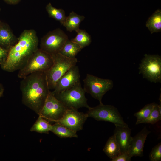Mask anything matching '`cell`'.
Here are the masks:
<instances>
[{"label": "cell", "mask_w": 161, "mask_h": 161, "mask_svg": "<svg viewBox=\"0 0 161 161\" xmlns=\"http://www.w3.org/2000/svg\"><path fill=\"white\" fill-rule=\"evenodd\" d=\"M20 88L23 104L39 115L50 91L44 72H34L23 78Z\"/></svg>", "instance_id": "obj_1"}, {"label": "cell", "mask_w": 161, "mask_h": 161, "mask_svg": "<svg viewBox=\"0 0 161 161\" xmlns=\"http://www.w3.org/2000/svg\"><path fill=\"white\" fill-rule=\"evenodd\" d=\"M39 40L33 29L25 30L18 38L17 42L9 49L7 59L1 66L4 70L12 72L19 70L38 48Z\"/></svg>", "instance_id": "obj_2"}, {"label": "cell", "mask_w": 161, "mask_h": 161, "mask_svg": "<svg viewBox=\"0 0 161 161\" xmlns=\"http://www.w3.org/2000/svg\"><path fill=\"white\" fill-rule=\"evenodd\" d=\"M53 64L44 72L49 90L54 89L59 79L71 68L76 65V58H70L58 53L51 55Z\"/></svg>", "instance_id": "obj_3"}, {"label": "cell", "mask_w": 161, "mask_h": 161, "mask_svg": "<svg viewBox=\"0 0 161 161\" xmlns=\"http://www.w3.org/2000/svg\"><path fill=\"white\" fill-rule=\"evenodd\" d=\"M52 64V55L38 48L30 58L24 66L19 70L18 76L22 79L34 72H45Z\"/></svg>", "instance_id": "obj_4"}, {"label": "cell", "mask_w": 161, "mask_h": 161, "mask_svg": "<svg viewBox=\"0 0 161 161\" xmlns=\"http://www.w3.org/2000/svg\"><path fill=\"white\" fill-rule=\"evenodd\" d=\"M86 93L80 82L70 89L54 94L56 98L68 109H78L82 107L89 109Z\"/></svg>", "instance_id": "obj_5"}, {"label": "cell", "mask_w": 161, "mask_h": 161, "mask_svg": "<svg viewBox=\"0 0 161 161\" xmlns=\"http://www.w3.org/2000/svg\"><path fill=\"white\" fill-rule=\"evenodd\" d=\"M87 113L88 117L98 121L109 122L115 125L126 126L117 109L111 105L100 104L98 105L88 109Z\"/></svg>", "instance_id": "obj_6"}, {"label": "cell", "mask_w": 161, "mask_h": 161, "mask_svg": "<svg viewBox=\"0 0 161 161\" xmlns=\"http://www.w3.org/2000/svg\"><path fill=\"white\" fill-rule=\"evenodd\" d=\"M83 88L86 92L97 100L100 104L103 103L102 100L103 95L113 86L112 80L100 78L88 73L83 80Z\"/></svg>", "instance_id": "obj_7"}, {"label": "cell", "mask_w": 161, "mask_h": 161, "mask_svg": "<svg viewBox=\"0 0 161 161\" xmlns=\"http://www.w3.org/2000/svg\"><path fill=\"white\" fill-rule=\"evenodd\" d=\"M139 74L151 82H161V57L145 54L139 65Z\"/></svg>", "instance_id": "obj_8"}, {"label": "cell", "mask_w": 161, "mask_h": 161, "mask_svg": "<svg viewBox=\"0 0 161 161\" xmlns=\"http://www.w3.org/2000/svg\"><path fill=\"white\" fill-rule=\"evenodd\" d=\"M68 39L63 30L57 28L49 32L41 38L40 48L51 55L59 53Z\"/></svg>", "instance_id": "obj_9"}, {"label": "cell", "mask_w": 161, "mask_h": 161, "mask_svg": "<svg viewBox=\"0 0 161 161\" xmlns=\"http://www.w3.org/2000/svg\"><path fill=\"white\" fill-rule=\"evenodd\" d=\"M68 109L50 91L39 115L49 122H55L63 116Z\"/></svg>", "instance_id": "obj_10"}, {"label": "cell", "mask_w": 161, "mask_h": 161, "mask_svg": "<svg viewBox=\"0 0 161 161\" xmlns=\"http://www.w3.org/2000/svg\"><path fill=\"white\" fill-rule=\"evenodd\" d=\"M88 117L87 114L79 112L77 109H68L57 122L77 132L83 129V126Z\"/></svg>", "instance_id": "obj_11"}, {"label": "cell", "mask_w": 161, "mask_h": 161, "mask_svg": "<svg viewBox=\"0 0 161 161\" xmlns=\"http://www.w3.org/2000/svg\"><path fill=\"white\" fill-rule=\"evenodd\" d=\"M80 77L78 66H72L59 79L52 92L55 94L70 89L80 81Z\"/></svg>", "instance_id": "obj_12"}, {"label": "cell", "mask_w": 161, "mask_h": 161, "mask_svg": "<svg viewBox=\"0 0 161 161\" xmlns=\"http://www.w3.org/2000/svg\"><path fill=\"white\" fill-rule=\"evenodd\" d=\"M151 132L145 126L135 136L132 137L127 152L130 157L143 156L145 143L148 135Z\"/></svg>", "instance_id": "obj_13"}, {"label": "cell", "mask_w": 161, "mask_h": 161, "mask_svg": "<svg viewBox=\"0 0 161 161\" xmlns=\"http://www.w3.org/2000/svg\"><path fill=\"white\" fill-rule=\"evenodd\" d=\"M115 126L114 134L119 145L121 153L127 152L132 137L131 129L128 126Z\"/></svg>", "instance_id": "obj_14"}, {"label": "cell", "mask_w": 161, "mask_h": 161, "mask_svg": "<svg viewBox=\"0 0 161 161\" xmlns=\"http://www.w3.org/2000/svg\"><path fill=\"white\" fill-rule=\"evenodd\" d=\"M18 38L9 26L1 23L0 26V46L9 50L17 42Z\"/></svg>", "instance_id": "obj_15"}, {"label": "cell", "mask_w": 161, "mask_h": 161, "mask_svg": "<svg viewBox=\"0 0 161 161\" xmlns=\"http://www.w3.org/2000/svg\"><path fill=\"white\" fill-rule=\"evenodd\" d=\"M85 18L84 16L78 15L72 11L68 16H66L62 25L65 27L67 31L70 32L73 31L76 32L80 29V24Z\"/></svg>", "instance_id": "obj_16"}, {"label": "cell", "mask_w": 161, "mask_h": 161, "mask_svg": "<svg viewBox=\"0 0 161 161\" xmlns=\"http://www.w3.org/2000/svg\"><path fill=\"white\" fill-rule=\"evenodd\" d=\"M103 151L111 159L121 153L119 145L114 134L109 138L104 146Z\"/></svg>", "instance_id": "obj_17"}, {"label": "cell", "mask_w": 161, "mask_h": 161, "mask_svg": "<svg viewBox=\"0 0 161 161\" xmlns=\"http://www.w3.org/2000/svg\"><path fill=\"white\" fill-rule=\"evenodd\" d=\"M82 49L77 44L68 39L59 53L66 57L74 58Z\"/></svg>", "instance_id": "obj_18"}, {"label": "cell", "mask_w": 161, "mask_h": 161, "mask_svg": "<svg viewBox=\"0 0 161 161\" xmlns=\"http://www.w3.org/2000/svg\"><path fill=\"white\" fill-rule=\"evenodd\" d=\"M146 26L151 34L161 31V10H157L148 19Z\"/></svg>", "instance_id": "obj_19"}, {"label": "cell", "mask_w": 161, "mask_h": 161, "mask_svg": "<svg viewBox=\"0 0 161 161\" xmlns=\"http://www.w3.org/2000/svg\"><path fill=\"white\" fill-rule=\"evenodd\" d=\"M50 131L60 138L78 137L76 132L57 122L52 125Z\"/></svg>", "instance_id": "obj_20"}, {"label": "cell", "mask_w": 161, "mask_h": 161, "mask_svg": "<svg viewBox=\"0 0 161 161\" xmlns=\"http://www.w3.org/2000/svg\"><path fill=\"white\" fill-rule=\"evenodd\" d=\"M49 121L40 116L30 128L32 132H35L40 133L48 134L50 131L52 125L49 123Z\"/></svg>", "instance_id": "obj_21"}, {"label": "cell", "mask_w": 161, "mask_h": 161, "mask_svg": "<svg viewBox=\"0 0 161 161\" xmlns=\"http://www.w3.org/2000/svg\"><path fill=\"white\" fill-rule=\"evenodd\" d=\"M76 36L71 40L78 45L82 49L89 46L91 42V36L85 30L79 29L76 32Z\"/></svg>", "instance_id": "obj_22"}, {"label": "cell", "mask_w": 161, "mask_h": 161, "mask_svg": "<svg viewBox=\"0 0 161 161\" xmlns=\"http://www.w3.org/2000/svg\"><path fill=\"white\" fill-rule=\"evenodd\" d=\"M46 9L49 17L59 21L62 25L66 17L63 9L54 7L50 3L47 5Z\"/></svg>", "instance_id": "obj_23"}, {"label": "cell", "mask_w": 161, "mask_h": 161, "mask_svg": "<svg viewBox=\"0 0 161 161\" xmlns=\"http://www.w3.org/2000/svg\"><path fill=\"white\" fill-rule=\"evenodd\" d=\"M156 103L154 102L146 105L134 115L137 118L136 125L140 124L141 122L147 118L149 116Z\"/></svg>", "instance_id": "obj_24"}, {"label": "cell", "mask_w": 161, "mask_h": 161, "mask_svg": "<svg viewBox=\"0 0 161 161\" xmlns=\"http://www.w3.org/2000/svg\"><path fill=\"white\" fill-rule=\"evenodd\" d=\"M161 120V114L159 112L158 104L156 103L148 117L140 123L154 124Z\"/></svg>", "instance_id": "obj_25"}, {"label": "cell", "mask_w": 161, "mask_h": 161, "mask_svg": "<svg viewBox=\"0 0 161 161\" xmlns=\"http://www.w3.org/2000/svg\"><path fill=\"white\" fill-rule=\"evenodd\" d=\"M151 161H160L161 160V143H159L152 149L149 155Z\"/></svg>", "instance_id": "obj_26"}, {"label": "cell", "mask_w": 161, "mask_h": 161, "mask_svg": "<svg viewBox=\"0 0 161 161\" xmlns=\"http://www.w3.org/2000/svg\"><path fill=\"white\" fill-rule=\"evenodd\" d=\"M9 50L0 46V65H3L6 61L8 55Z\"/></svg>", "instance_id": "obj_27"}, {"label": "cell", "mask_w": 161, "mask_h": 161, "mask_svg": "<svg viewBox=\"0 0 161 161\" xmlns=\"http://www.w3.org/2000/svg\"><path fill=\"white\" fill-rule=\"evenodd\" d=\"M131 157L127 152L121 153L112 159L111 161H130Z\"/></svg>", "instance_id": "obj_28"}, {"label": "cell", "mask_w": 161, "mask_h": 161, "mask_svg": "<svg viewBox=\"0 0 161 161\" xmlns=\"http://www.w3.org/2000/svg\"><path fill=\"white\" fill-rule=\"evenodd\" d=\"M7 3L14 4L18 3L20 0H4Z\"/></svg>", "instance_id": "obj_29"}, {"label": "cell", "mask_w": 161, "mask_h": 161, "mask_svg": "<svg viewBox=\"0 0 161 161\" xmlns=\"http://www.w3.org/2000/svg\"><path fill=\"white\" fill-rule=\"evenodd\" d=\"M4 89L3 86L0 83V98L2 96Z\"/></svg>", "instance_id": "obj_30"}, {"label": "cell", "mask_w": 161, "mask_h": 161, "mask_svg": "<svg viewBox=\"0 0 161 161\" xmlns=\"http://www.w3.org/2000/svg\"><path fill=\"white\" fill-rule=\"evenodd\" d=\"M1 24V22L0 21V25Z\"/></svg>", "instance_id": "obj_31"}]
</instances>
